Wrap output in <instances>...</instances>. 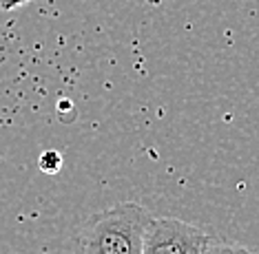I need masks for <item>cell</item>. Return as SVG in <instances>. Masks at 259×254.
Instances as JSON below:
<instances>
[{"mask_svg": "<svg viewBox=\"0 0 259 254\" xmlns=\"http://www.w3.org/2000/svg\"><path fill=\"white\" fill-rule=\"evenodd\" d=\"M62 155L58 150H45L42 155H40L38 159V166L42 173L47 175H56V173H60V168H62Z\"/></svg>", "mask_w": 259, "mask_h": 254, "instance_id": "4", "label": "cell"}, {"mask_svg": "<svg viewBox=\"0 0 259 254\" xmlns=\"http://www.w3.org/2000/svg\"><path fill=\"white\" fill-rule=\"evenodd\" d=\"M153 215L135 201L100 212L82 232V254H142Z\"/></svg>", "mask_w": 259, "mask_h": 254, "instance_id": "1", "label": "cell"}, {"mask_svg": "<svg viewBox=\"0 0 259 254\" xmlns=\"http://www.w3.org/2000/svg\"><path fill=\"white\" fill-rule=\"evenodd\" d=\"M202 254H255V252L244 245L228 243V241H210V243L204 247Z\"/></svg>", "mask_w": 259, "mask_h": 254, "instance_id": "3", "label": "cell"}, {"mask_svg": "<svg viewBox=\"0 0 259 254\" xmlns=\"http://www.w3.org/2000/svg\"><path fill=\"white\" fill-rule=\"evenodd\" d=\"M27 3H31V0H0V9L3 11H14V9L22 7V5H27Z\"/></svg>", "mask_w": 259, "mask_h": 254, "instance_id": "5", "label": "cell"}, {"mask_svg": "<svg viewBox=\"0 0 259 254\" xmlns=\"http://www.w3.org/2000/svg\"><path fill=\"white\" fill-rule=\"evenodd\" d=\"M210 237L202 228L175 217H153L142 254H202Z\"/></svg>", "mask_w": 259, "mask_h": 254, "instance_id": "2", "label": "cell"}, {"mask_svg": "<svg viewBox=\"0 0 259 254\" xmlns=\"http://www.w3.org/2000/svg\"><path fill=\"white\" fill-rule=\"evenodd\" d=\"M149 3H151V5H160V0H149Z\"/></svg>", "mask_w": 259, "mask_h": 254, "instance_id": "6", "label": "cell"}]
</instances>
